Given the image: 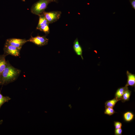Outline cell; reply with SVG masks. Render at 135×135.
<instances>
[{"instance_id": "cell-1", "label": "cell", "mask_w": 135, "mask_h": 135, "mask_svg": "<svg viewBox=\"0 0 135 135\" xmlns=\"http://www.w3.org/2000/svg\"><path fill=\"white\" fill-rule=\"evenodd\" d=\"M21 70L12 66L8 61L7 66L0 78V85H6L16 80Z\"/></svg>"}, {"instance_id": "cell-2", "label": "cell", "mask_w": 135, "mask_h": 135, "mask_svg": "<svg viewBox=\"0 0 135 135\" xmlns=\"http://www.w3.org/2000/svg\"><path fill=\"white\" fill-rule=\"evenodd\" d=\"M56 2V0H40L32 6L31 12L32 14L36 15L42 14L45 11L49 3Z\"/></svg>"}, {"instance_id": "cell-3", "label": "cell", "mask_w": 135, "mask_h": 135, "mask_svg": "<svg viewBox=\"0 0 135 135\" xmlns=\"http://www.w3.org/2000/svg\"><path fill=\"white\" fill-rule=\"evenodd\" d=\"M42 14L44 16L49 24H52L59 20L60 17L62 12L58 11L49 12L44 11Z\"/></svg>"}, {"instance_id": "cell-4", "label": "cell", "mask_w": 135, "mask_h": 135, "mask_svg": "<svg viewBox=\"0 0 135 135\" xmlns=\"http://www.w3.org/2000/svg\"><path fill=\"white\" fill-rule=\"evenodd\" d=\"M3 50L4 54L6 56L10 55L15 56H20L21 50L5 42Z\"/></svg>"}, {"instance_id": "cell-5", "label": "cell", "mask_w": 135, "mask_h": 135, "mask_svg": "<svg viewBox=\"0 0 135 135\" xmlns=\"http://www.w3.org/2000/svg\"><path fill=\"white\" fill-rule=\"evenodd\" d=\"M28 40V42H32L39 46H42L48 44V39L46 38V35H38L35 37L31 36Z\"/></svg>"}, {"instance_id": "cell-6", "label": "cell", "mask_w": 135, "mask_h": 135, "mask_svg": "<svg viewBox=\"0 0 135 135\" xmlns=\"http://www.w3.org/2000/svg\"><path fill=\"white\" fill-rule=\"evenodd\" d=\"M27 42L28 40L25 39L11 38L6 40V43L21 50L22 46Z\"/></svg>"}, {"instance_id": "cell-7", "label": "cell", "mask_w": 135, "mask_h": 135, "mask_svg": "<svg viewBox=\"0 0 135 135\" xmlns=\"http://www.w3.org/2000/svg\"><path fill=\"white\" fill-rule=\"evenodd\" d=\"M73 48L76 54L78 56H80L82 60H83V58L82 56V48L79 43L77 38H76L74 42Z\"/></svg>"}, {"instance_id": "cell-8", "label": "cell", "mask_w": 135, "mask_h": 135, "mask_svg": "<svg viewBox=\"0 0 135 135\" xmlns=\"http://www.w3.org/2000/svg\"><path fill=\"white\" fill-rule=\"evenodd\" d=\"M127 77V80L126 86H130L132 87L135 86V74L130 72L128 70L126 72Z\"/></svg>"}, {"instance_id": "cell-9", "label": "cell", "mask_w": 135, "mask_h": 135, "mask_svg": "<svg viewBox=\"0 0 135 135\" xmlns=\"http://www.w3.org/2000/svg\"><path fill=\"white\" fill-rule=\"evenodd\" d=\"M6 56L4 54L0 55V78L7 64L8 60H6Z\"/></svg>"}, {"instance_id": "cell-10", "label": "cell", "mask_w": 135, "mask_h": 135, "mask_svg": "<svg viewBox=\"0 0 135 135\" xmlns=\"http://www.w3.org/2000/svg\"><path fill=\"white\" fill-rule=\"evenodd\" d=\"M128 88V86H126L124 87L118 88L115 94V98L117 99L121 100V98L126 90Z\"/></svg>"}, {"instance_id": "cell-11", "label": "cell", "mask_w": 135, "mask_h": 135, "mask_svg": "<svg viewBox=\"0 0 135 135\" xmlns=\"http://www.w3.org/2000/svg\"><path fill=\"white\" fill-rule=\"evenodd\" d=\"M38 16H39V20L36 28V29L37 30L40 26L49 23L43 14H41Z\"/></svg>"}, {"instance_id": "cell-12", "label": "cell", "mask_w": 135, "mask_h": 135, "mask_svg": "<svg viewBox=\"0 0 135 135\" xmlns=\"http://www.w3.org/2000/svg\"><path fill=\"white\" fill-rule=\"evenodd\" d=\"M134 116V114L130 112H127L124 114L123 117L124 120L129 122L132 120Z\"/></svg>"}, {"instance_id": "cell-13", "label": "cell", "mask_w": 135, "mask_h": 135, "mask_svg": "<svg viewBox=\"0 0 135 135\" xmlns=\"http://www.w3.org/2000/svg\"><path fill=\"white\" fill-rule=\"evenodd\" d=\"M131 91L127 89L123 94L121 99L122 102L129 100L131 94Z\"/></svg>"}, {"instance_id": "cell-14", "label": "cell", "mask_w": 135, "mask_h": 135, "mask_svg": "<svg viewBox=\"0 0 135 135\" xmlns=\"http://www.w3.org/2000/svg\"><path fill=\"white\" fill-rule=\"evenodd\" d=\"M120 100L114 98L112 100H108L105 103V107H109L113 108L117 102Z\"/></svg>"}, {"instance_id": "cell-15", "label": "cell", "mask_w": 135, "mask_h": 135, "mask_svg": "<svg viewBox=\"0 0 135 135\" xmlns=\"http://www.w3.org/2000/svg\"><path fill=\"white\" fill-rule=\"evenodd\" d=\"M1 90H0V108L6 102H8L11 98L8 96H4L1 94Z\"/></svg>"}, {"instance_id": "cell-16", "label": "cell", "mask_w": 135, "mask_h": 135, "mask_svg": "<svg viewBox=\"0 0 135 135\" xmlns=\"http://www.w3.org/2000/svg\"><path fill=\"white\" fill-rule=\"evenodd\" d=\"M49 23H47L45 24L40 26L37 30L41 31L43 32L46 34H47L50 32V28H49Z\"/></svg>"}, {"instance_id": "cell-17", "label": "cell", "mask_w": 135, "mask_h": 135, "mask_svg": "<svg viewBox=\"0 0 135 135\" xmlns=\"http://www.w3.org/2000/svg\"><path fill=\"white\" fill-rule=\"evenodd\" d=\"M105 107V109L104 112L105 114L111 116L116 112L113 108L109 107Z\"/></svg>"}, {"instance_id": "cell-18", "label": "cell", "mask_w": 135, "mask_h": 135, "mask_svg": "<svg viewBox=\"0 0 135 135\" xmlns=\"http://www.w3.org/2000/svg\"><path fill=\"white\" fill-rule=\"evenodd\" d=\"M114 125L115 129L120 128L122 126V124L120 122L114 121Z\"/></svg>"}, {"instance_id": "cell-19", "label": "cell", "mask_w": 135, "mask_h": 135, "mask_svg": "<svg viewBox=\"0 0 135 135\" xmlns=\"http://www.w3.org/2000/svg\"><path fill=\"white\" fill-rule=\"evenodd\" d=\"M122 132V130L120 128L115 129L114 131L115 135H121Z\"/></svg>"}, {"instance_id": "cell-20", "label": "cell", "mask_w": 135, "mask_h": 135, "mask_svg": "<svg viewBox=\"0 0 135 135\" xmlns=\"http://www.w3.org/2000/svg\"><path fill=\"white\" fill-rule=\"evenodd\" d=\"M130 2L132 8L135 9V0H130Z\"/></svg>"}, {"instance_id": "cell-21", "label": "cell", "mask_w": 135, "mask_h": 135, "mask_svg": "<svg viewBox=\"0 0 135 135\" xmlns=\"http://www.w3.org/2000/svg\"><path fill=\"white\" fill-rule=\"evenodd\" d=\"M3 120H2L0 121V125L2 124L3 122Z\"/></svg>"}, {"instance_id": "cell-22", "label": "cell", "mask_w": 135, "mask_h": 135, "mask_svg": "<svg viewBox=\"0 0 135 135\" xmlns=\"http://www.w3.org/2000/svg\"><path fill=\"white\" fill-rule=\"evenodd\" d=\"M22 1H23V2H25V0H22Z\"/></svg>"}]
</instances>
